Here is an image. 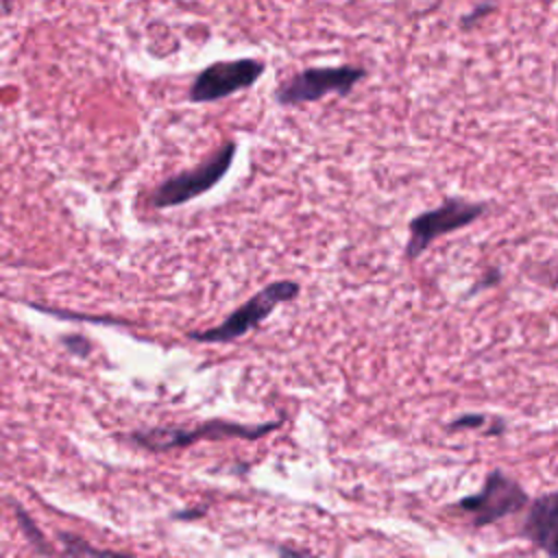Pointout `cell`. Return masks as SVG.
I'll use <instances>...</instances> for the list:
<instances>
[{
  "mask_svg": "<svg viewBox=\"0 0 558 558\" xmlns=\"http://www.w3.org/2000/svg\"><path fill=\"white\" fill-rule=\"evenodd\" d=\"M63 344L68 347V351L76 353V355H87L89 353V342L83 338V336H70V338H63Z\"/></svg>",
  "mask_w": 558,
  "mask_h": 558,
  "instance_id": "15",
  "label": "cell"
},
{
  "mask_svg": "<svg viewBox=\"0 0 558 558\" xmlns=\"http://www.w3.org/2000/svg\"><path fill=\"white\" fill-rule=\"evenodd\" d=\"M301 286L292 279H279L268 286H264L259 292H255L248 301H244L238 310H233L220 325L203 329V331H190L187 338L196 342H231L255 327H259L281 303L294 301L299 296Z\"/></svg>",
  "mask_w": 558,
  "mask_h": 558,
  "instance_id": "2",
  "label": "cell"
},
{
  "mask_svg": "<svg viewBox=\"0 0 558 558\" xmlns=\"http://www.w3.org/2000/svg\"><path fill=\"white\" fill-rule=\"evenodd\" d=\"M205 510H183V512H177L174 517L177 519H196V517H201Z\"/></svg>",
  "mask_w": 558,
  "mask_h": 558,
  "instance_id": "16",
  "label": "cell"
},
{
  "mask_svg": "<svg viewBox=\"0 0 558 558\" xmlns=\"http://www.w3.org/2000/svg\"><path fill=\"white\" fill-rule=\"evenodd\" d=\"M486 203H473L458 196H447L438 207L427 209L410 220V238L405 244V259H416L436 238L460 231L484 216Z\"/></svg>",
  "mask_w": 558,
  "mask_h": 558,
  "instance_id": "5",
  "label": "cell"
},
{
  "mask_svg": "<svg viewBox=\"0 0 558 558\" xmlns=\"http://www.w3.org/2000/svg\"><path fill=\"white\" fill-rule=\"evenodd\" d=\"M490 418L484 416V414H475V412H469V414H462V416H456L453 421H449V429H480L488 423Z\"/></svg>",
  "mask_w": 558,
  "mask_h": 558,
  "instance_id": "13",
  "label": "cell"
},
{
  "mask_svg": "<svg viewBox=\"0 0 558 558\" xmlns=\"http://www.w3.org/2000/svg\"><path fill=\"white\" fill-rule=\"evenodd\" d=\"M264 70H266V63L251 57L216 61L196 74V78L190 85V100L192 102L222 100L235 92L253 87L264 74Z\"/></svg>",
  "mask_w": 558,
  "mask_h": 558,
  "instance_id": "7",
  "label": "cell"
},
{
  "mask_svg": "<svg viewBox=\"0 0 558 558\" xmlns=\"http://www.w3.org/2000/svg\"><path fill=\"white\" fill-rule=\"evenodd\" d=\"M527 504L530 495L521 488V484L508 477L501 469H493L477 493L458 499L453 506L471 514L475 527H486L523 510Z\"/></svg>",
  "mask_w": 558,
  "mask_h": 558,
  "instance_id": "6",
  "label": "cell"
},
{
  "mask_svg": "<svg viewBox=\"0 0 558 558\" xmlns=\"http://www.w3.org/2000/svg\"><path fill=\"white\" fill-rule=\"evenodd\" d=\"M362 78H366V70L362 65L305 68L275 89V100L283 107H296L316 102L329 94L347 96Z\"/></svg>",
  "mask_w": 558,
  "mask_h": 558,
  "instance_id": "3",
  "label": "cell"
},
{
  "mask_svg": "<svg viewBox=\"0 0 558 558\" xmlns=\"http://www.w3.org/2000/svg\"><path fill=\"white\" fill-rule=\"evenodd\" d=\"M15 517H17V521H20L22 532L28 536L31 545L35 547V551H37V554H52V547L46 543V536L41 534V530L31 521V517H28L20 506L15 508Z\"/></svg>",
  "mask_w": 558,
  "mask_h": 558,
  "instance_id": "10",
  "label": "cell"
},
{
  "mask_svg": "<svg viewBox=\"0 0 558 558\" xmlns=\"http://www.w3.org/2000/svg\"><path fill=\"white\" fill-rule=\"evenodd\" d=\"M499 279H501V270L499 268H488L477 281H475V286L469 290V294H475L477 290H486V288H493V286H497L499 283Z\"/></svg>",
  "mask_w": 558,
  "mask_h": 558,
  "instance_id": "14",
  "label": "cell"
},
{
  "mask_svg": "<svg viewBox=\"0 0 558 558\" xmlns=\"http://www.w3.org/2000/svg\"><path fill=\"white\" fill-rule=\"evenodd\" d=\"M59 538H61V545H63V554H70V556H81V554H111V551H107V549H96V547L87 545L83 538H78V536H74V534L61 532Z\"/></svg>",
  "mask_w": 558,
  "mask_h": 558,
  "instance_id": "11",
  "label": "cell"
},
{
  "mask_svg": "<svg viewBox=\"0 0 558 558\" xmlns=\"http://www.w3.org/2000/svg\"><path fill=\"white\" fill-rule=\"evenodd\" d=\"M235 150H238L235 142H225L211 157H207L196 168L183 170V172L166 179L153 192L150 205L155 209H166V207H177L192 198L203 196L214 185H218V181H222V177L229 172V168L235 159Z\"/></svg>",
  "mask_w": 558,
  "mask_h": 558,
  "instance_id": "4",
  "label": "cell"
},
{
  "mask_svg": "<svg viewBox=\"0 0 558 558\" xmlns=\"http://www.w3.org/2000/svg\"><path fill=\"white\" fill-rule=\"evenodd\" d=\"M523 536L545 554L558 558V519L523 527Z\"/></svg>",
  "mask_w": 558,
  "mask_h": 558,
  "instance_id": "8",
  "label": "cell"
},
{
  "mask_svg": "<svg viewBox=\"0 0 558 558\" xmlns=\"http://www.w3.org/2000/svg\"><path fill=\"white\" fill-rule=\"evenodd\" d=\"M495 9H497L495 0H484L482 4L473 7L466 15H462V20H460V28H471V26H475L480 20H484L486 15H490Z\"/></svg>",
  "mask_w": 558,
  "mask_h": 558,
  "instance_id": "12",
  "label": "cell"
},
{
  "mask_svg": "<svg viewBox=\"0 0 558 558\" xmlns=\"http://www.w3.org/2000/svg\"><path fill=\"white\" fill-rule=\"evenodd\" d=\"M554 519H558V490L545 493V495L536 497L532 504H527V514H525L523 527L554 521Z\"/></svg>",
  "mask_w": 558,
  "mask_h": 558,
  "instance_id": "9",
  "label": "cell"
},
{
  "mask_svg": "<svg viewBox=\"0 0 558 558\" xmlns=\"http://www.w3.org/2000/svg\"><path fill=\"white\" fill-rule=\"evenodd\" d=\"M286 423V416H279L272 423L244 425L231 423L225 418H209L196 427H150L140 429L129 436L131 442L148 449V451H170L190 447L201 440H225V438H242V440H259L270 432L279 429Z\"/></svg>",
  "mask_w": 558,
  "mask_h": 558,
  "instance_id": "1",
  "label": "cell"
}]
</instances>
